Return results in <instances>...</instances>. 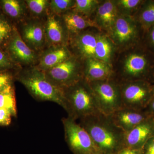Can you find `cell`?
I'll return each instance as SVG.
<instances>
[{"label": "cell", "mask_w": 154, "mask_h": 154, "mask_svg": "<svg viewBox=\"0 0 154 154\" xmlns=\"http://www.w3.org/2000/svg\"><path fill=\"white\" fill-rule=\"evenodd\" d=\"M102 154H117L124 148V131L116 126L109 116L100 113L80 119Z\"/></svg>", "instance_id": "1"}, {"label": "cell", "mask_w": 154, "mask_h": 154, "mask_svg": "<svg viewBox=\"0 0 154 154\" xmlns=\"http://www.w3.org/2000/svg\"><path fill=\"white\" fill-rule=\"evenodd\" d=\"M15 79L25 86L36 100L54 102L65 108L63 90L54 85L44 72L36 67L19 69L15 72Z\"/></svg>", "instance_id": "2"}, {"label": "cell", "mask_w": 154, "mask_h": 154, "mask_svg": "<svg viewBox=\"0 0 154 154\" xmlns=\"http://www.w3.org/2000/svg\"><path fill=\"white\" fill-rule=\"evenodd\" d=\"M65 100V110L69 117L75 120L102 113L94 92L85 79L63 89Z\"/></svg>", "instance_id": "3"}, {"label": "cell", "mask_w": 154, "mask_h": 154, "mask_svg": "<svg viewBox=\"0 0 154 154\" xmlns=\"http://www.w3.org/2000/svg\"><path fill=\"white\" fill-rule=\"evenodd\" d=\"M123 81L144 80L154 77V54L145 45L137 48L125 58L122 74Z\"/></svg>", "instance_id": "4"}, {"label": "cell", "mask_w": 154, "mask_h": 154, "mask_svg": "<svg viewBox=\"0 0 154 154\" xmlns=\"http://www.w3.org/2000/svg\"><path fill=\"white\" fill-rule=\"evenodd\" d=\"M122 107L143 110L154 95V85L144 80L123 81L119 83Z\"/></svg>", "instance_id": "5"}, {"label": "cell", "mask_w": 154, "mask_h": 154, "mask_svg": "<svg viewBox=\"0 0 154 154\" xmlns=\"http://www.w3.org/2000/svg\"><path fill=\"white\" fill-rule=\"evenodd\" d=\"M88 83L102 114L108 116L122 107L119 84L116 83L112 79Z\"/></svg>", "instance_id": "6"}, {"label": "cell", "mask_w": 154, "mask_h": 154, "mask_svg": "<svg viewBox=\"0 0 154 154\" xmlns=\"http://www.w3.org/2000/svg\"><path fill=\"white\" fill-rule=\"evenodd\" d=\"M44 72L52 84L63 90L84 79V61L72 54L63 62Z\"/></svg>", "instance_id": "7"}, {"label": "cell", "mask_w": 154, "mask_h": 154, "mask_svg": "<svg viewBox=\"0 0 154 154\" xmlns=\"http://www.w3.org/2000/svg\"><path fill=\"white\" fill-rule=\"evenodd\" d=\"M65 138L73 151L77 154H101L88 133L76 120L63 118Z\"/></svg>", "instance_id": "8"}, {"label": "cell", "mask_w": 154, "mask_h": 154, "mask_svg": "<svg viewBox=\"0 0 154 154\" xmlns=\"http://www.w3.org/2000/svg\"><path fill=\"white\" fill-rule=\"evenodd\" d=\"M141 31L142 29L134 17L119 14L109 32L111 39L116 45L125 47L140 43Z\"/></svg>", "instance_id": "9"}, {"label": "cell", "mask_w": 154, "mask_h": 154, "mask_svg": "<svg viewBox=\"0 0 154 154\" xmlns=\"http://www.w3.org/2000/svg\"><path fill=\"white\" fill-rule=\"evenodd\" d=\"M15 25L22 40L31 49L40 54L46 48L45 19L28 17Z\"/></svg>", "instance_id": "10"}, {"label": "cell", "mask_w": 154, "mask_h": 154, "mask_svg": "<svg viewBox=\"0 0 154 154\" xmlns=\"http://www.w3.org/2000/svg\"><path fill=\"white\" fill-rule=\"evenodd\" d=\"M5 51L11 60L21 68L36 66L40 54L28 47L22 40L15 25Z\"/></svg>", "instance_id": "11"}, {"label": "cell", "mask_w": 154, "mask_h": 154, "mask_svg": "<svg viewBox=\"0 0 154 154\" xmlns=\"http://www.w3.org/2000/svg\"><path fill=\"white\" fill-rule=\"evenodd\" d=\"M97 35L85 30L69 36L68 47L72 54L84 61L95 58Z\"/></svg>", "instance_id": "12"}, {"label": "cell", "mask_w": 154, "mask_h": 154, "mask_svg": "<svg viewBox=\"0 0 154 154\" xmlns=\"http://www.w3.org/2000/svg\"><path fill=\"white\" fill-rule=\"evenodd\" d=\"M45 33L46 48L68 45L69 36L63 20L50 11L45 19Z\"/></svg>", "instance_id": "13"}, {"label": "cell", "mask_w": 154, "mask_h": 154, "mask_svg": "<svg viewBox=\"0 0 154 154\" xmlns=\"http://www.w3.org/2000/svg\"><path fill=\"white\" fill-rule=\"evenodd\" d=\"M154 136V115H152L127 132H125L124 148L142 150Z\"/></svg>", "instance_id": "14"}, {"label": "cell", "mask_w": 154, "mask_h": 154, "mask_svg": "<svg viewBox=\"0 0 154 154\" xmlns=\"http://www.w3.org/2000/svg\"><path fill=\"white\" fill-rule=\"evenodd\" d=\"M152 114L149 112L122 107L110 116L113 123L124 132H127Z\"/></svg>", "instance_id": "15"}, {"label": "cell", "mask_w": 154, "mask_h": 154, "mask_svg": "<svg viewBox=\"0 0 154 154\" xmlns=\"http://www.w3.org/2000/svg\"><path fill=\"white\" fill-rule=\"evenodd\" d=\"M72 55L68 46L47 47L39 54L37 65L35 66L45 72L63 62Z\"/></svg>", "instance_id": "16"}, {"label": "cell", "mask_w": 154, "mask_h": 154, "mask_svg": "<svg viewBox=\"0 0 154 154\" xmlns=\"http://www.w3.org/2000/svg\"><path fill=\"white\" fill-rule=\"evenodd\" d=\"M113 74L109 63L95 58L84 61V79L88 82L112 79Z\"/></svg>", "instance_id": "17"}, {"label": "cell", "mask_w": 154, "mask_h": 154, "mask_svg": "<svg viewBox=\"0 0 154 154\" xmlns=\"http://www.w3.org/2000/svg\"><path fill=\"white\" fill-rule=\"evenodd\" d=\"M69 36L75 35L88 28H99L94 20L71 10L60 16Z\"/></svg>", "instance_id": "18"}, {"label": "cell", "mask_w": 154, "mask_h": 154, "mask_svg": "<svg viewBox=\"0 0 154 154\" xmlns=\"http://www.w3.org/2000/svg\"><path fill=\"white\" fill-rule=\"evenodd\" d=\"M96 11L95 22L98 27L110 31L119 15L116 1H105L99 3Z\"/></svg>", "instance_id": "19"}, {"label": "cell", "mask_w": 154, "mask_h": 154, "mask_svg": "<svg viewBox=\"0 0 154 154\" xmlns=\"http://www.w3.org/2000/svg\"><path fill=\"white\" fill-rule=\"evenodd\" d=\"M0 11L15 25L29 17L25 0H0Z\"/></svg>", "instance_id": "20"}, {"label": "cell", "mask_w": 154, "mask_h": 154, "mask_svg": "<svg viewBox=\"0 0 154 154\" xmlns=\"http://www.w3.org/2000/svg\"><path fill=\"white\" fill-rule=\"evenodd\" d=\"M134 18L146 33L154 25V0L144 1Z\"/></svg>", "instance_id": "21"}, {"label": "cell", "mask_w": 154, "mask_h": 154, "mask_svg": "<svg viewBox=\"0 0 154 154\" xmlns=\"http://www.w3.org/2000/svg\"><path fill=\"white\" fill-rule=\"evenodd\" d=\"M30 18L45 20L49 11V0H25Z\"/></svg>", "instance_id": "22"}, {"label": "cell", "mask_w": 154, "mask_h": 154, "mask_svg": "<svg viewBox=\"0 0 154 154\" xmlns=\"http://www.w3.org/2000/svg\"><path fill=\"white\" fill-rule=\"evenodd\" d=\"M113 50L112 43L107 36L98 34L95 49V58L110 63Z\"/></svg>", "instance_id": "23"}, {"label": "cell", "mask_w": 154, "mask_h": 154, "mask_svg": "<svg viewBox=\"0 0 154 154\" xmlns=\"http://www.w3.org/2000/svg\"><path fill=\"white\" fill-rule=\"evenodd\" d=\"M0 108L8 110L13 116H17L16 94L14 84L0 93Z\"/></svg>", "instance_id": "24"}, {"label": "cell", "mask_w": 154, "mask_h": 154, "mask_svg": "<svg viewBox=\"0 0 154 154\" xmlns=\"http://www.w3.org/2000/svg\"><path fill=\"white\" fill-rule=\"evenodd\" d=\"M15 25L0 11V48L5 50L14 31Z\"/></svg>", "instance_id": "25"}, {"label": "cell", "mask_w": 154, "mask_h": 154, "mask_svg": "<svg viewBox=\"0 0 154 154\" xmlns=\"http://www.w3.org/2000/svg\"><path fill=\"white\" fill-rule=\"evenodd\" d=\"M144 1L142 0H119L116 1L119 14L132 16L131 14H136Z\"/></svg>", "instance_id": "26"}, {"label": "cell", "mask_w": 154, "mask_h": 154, "mask_svg": "<svg viewBox=\"0 0 154 154\" xmlns=\"http://www.w3.org/2000/svg\"><path fill=\"white\" fill-rule=\"evenodd\" d=\"M99 1L96 0H75L72 11L90 17L91 14L96 11L99 4Z\"/></svg>", "instance_id": "27"}, {"label": "cell", "mask_w": 154, "mask_h": 154, "mask_svg": "<svg viewBox=\"0 0 154 154\" xmlns=\"http://www.w3.org/2000/svg\"><path fill=\"white\" fill-rule=\"evenodd\" d=\"M75 2V0H51L50 1L49 11L52 14L61 16L73 9Z\"/></svg>", "instance_id": "28"}, {"label": "cell", "mask_w": 154, "mask_h": 154, "mask_svg": "<svg viewBox=\"0 0 154 154\" xmlns=\"http://www.w3.org/2000/svg\"><path fill=\"white\" fill-rule=\"evenodd\" d=\"M21 68L14 63L5 50L0 48V71H16Z\"/></svg>", "instance_id": "29"}, {"label": "cell", "mask_w": 154, "mask_h": 154, "mask_svg": "<svg viewBox=\"0 0 154 154\" xmlns=\"http://www.w3.org/2000/svg\"><path fill=\"white\" fill-rule=\"evenodd\" d=\"M16 71H0V93L12 84H14Z\"/></svg>", "instance_id": "30"}, {"label": "cell", "mask_w": 154, "mask_h": 154, "mask_svg": "<svg viewBox=\"0 0 154 154\" xmlns=\"http://www.w3.org/2000/svg\"><path fill=\"white\" fill-rule=\"evenodd\" d=\"M146 42L144 43L147 48L154 54V25L146 33Z\"/></svg>", "instance_id": "31"}, {"label": "cell", "mask_w": 154, "mask_h": 154, "mask_svg": "<svg viewBox=\"0 0 154 154\" xmlns=\"http://www.w3.org/2000/svg\"><path fill=\"white\" fill-rule=\"evenodd\" d=\"M12 116H13L8 110L0 108V125L8 126L11 123Z\"/></svg>", "instance_id": "32"}, {"label": "cell", "mask_w": 154, "mask_h": 154, "mask_svg": "<svg viewBox=\"0 0 154 154\" xmlns=\"http://www.w3.org/2000/svg\"><path fill=\"white\" fill-rule=\"evenodd\" d=\"M142 151L143 154H154V136L147 141Z\"/></svg>", "instance_id": "33"}, {"label": "cell", "mask_w": 154, "mask_h": 154, "mask_svg": "<svg viewBox=\"0 0 154 154\" xmlns=\"http://www.w3.org/2000/svg\"><path fill=\"white\" fill-rule=\"evenodd\" d=\"M117 154H143L142 150L134 149L124 148L121 150Z\"/></svg>", "instance_id": "34"}, {"label": "cell", "mask_w": 154, "mask_h": 154, "mask_svg": "<svg viewBox=\"0 0 154 154\" xmlns=\"http://www.w3.org/2000/svg\"><path fill=\"white\" fill-rule=\"evenodd\" d=\"M147 108H149V113L154 115V95Z\"/></svg>", "instance_id": "35"}, {"label": "cell", "mask_w": 154, "mask_h": 154, "mask_svg": "<svg viewBox=\"0 0 154 154\" xmlns=\"http://www.w3.org/2000/svg\"></svg>", "instance_id": "36"}]
</instances>
